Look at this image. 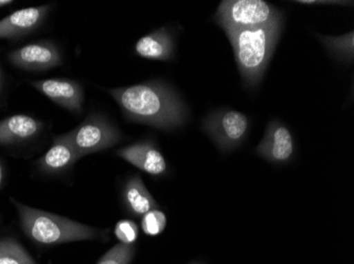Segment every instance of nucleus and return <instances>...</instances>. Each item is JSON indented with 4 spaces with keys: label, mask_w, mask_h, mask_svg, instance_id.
<instances>
[{
    "label": "nucleus",
    "mask_w": 354,
    "mask_h": 264,
    "mask_svg": "<svg viewBox=\"0 0 354 264\" xmlns=\"http://www.w3.org/2000/svg\"><path fill=\"white\" fill-rule=\"evenodd\" d=\"M125 118L162 130L184 126L188 110L180 95L164 81H149L130 87L107 89Z\"/></svg>",
    "instance_id": "f257e3e1"
},
{
    "label": "nucleus",
    "mask_w": 354,
    "mask_h": 264,
    "mask_svg": "<svg viewBox=\"0 0 354 264\" xmlns=\"http://www.w3.org/2000/svg\"><path fill=\"white\" fill-rule=\"evenodd\" d=\"M10 201L19 214L24 235L37 245L55 246L69 242L107 239V230L93 228L68 218L30 207L13 196Z\"/></svg>",
    "instance_id": "f03ea898"
},
{
    "label": "nucleus",
    "mask_w": 354,
    "mask_h": 264,
    "mask_svg": "<svg viewBox=\"0 0 354 264\" xmlns=\"http://www.w3.org/2000/svg\"><path fill=\"white\" fill-rule=\"evenodd\" d=\"M283 21L262 27L226 32L232 43L239 72L246 86L256 88L262 81L279 41Z\"/></svg>",
    "instance_id": "7ed1b4c3"
},
{
    "label": "nucleus",
    "mask_w": 354,
    "mask_h": 264,
    "mask_svg": "<svg viewBox=\"0 0 354 264\" xmlns=\"http://www.w3.org/2000/svg\"><path fill=\"white\" fill-rule=\"evenodd\" d=\"M279 19H282L280 11L263 0L223 1L214 16L225 32L262 27Z\"/></svg>",
    "instance_id": "20e7f679"
},
{
    "label": "nucleus",
    "mask_w": 354,
    "mask_h": 264,
    "mask_svg": "<svg viewBox=\"0 0 354 264\" xmlns=\"http://www.w3.org/2000/svg\"><path fill=\"white\" fill-rule=\"evenodd\" d=\"M65 136L71 141L79 156L103 152L121 141L120 131L104 115L91 113L77 128Z\"/></svg>",
    "instance_id": "39448f33"
},
{
    "label": "nucleus",
    "mask_w": 354,
    "mask_h": 264,
    "mask_svg": "<svg viewBox=\"0 0 354 264\" xmlns=\"http://www.w3.org/2000/svg\"><path fill=\"white\" fill-rule=\"evenodd\" d=\"M248 116L236 110L216 111L209 115L203 123V129L224 152L234 150L243 142L248 134Z\"/></svg>",
    "instance_id": "423d86ee"
},
{
    "label": "nucleus",
    "mask_w": 354,
    "mask_h": 264,
    "mask_svg": "<svg viewBox=\"0 0 354 264\" xmlns=\"http://www.w3.org/2000/svg\"><path fill=\"white\" fill-rule=\"evenodd\" d=\"M8 61L15 68L29 72H43L61 65L63 55L53 41H39L11 51L8 54Z\"/></svg>",
    "instance_id": "0eeeda50"
},
{
    "label": "nucleus",
    "mask_w": 354,
    "mask_h": 264,
    "mask_svg": "<svg viewBox=\"0 0 354 264\" xmlns=\"http://www.w3.org/2000/svg\"><path fill=\"white\" fill-rule=\"evenodd\" d=\"M30 85L57 106L75 114L82 113L84 90L77 81L71 79H46L30 81Z\"/></svg>",
    "instance_id": "6e6552de"
},
{
    "label": "nucleus",
    "mask_w": 354,
    "mask_h": 264,
    "mask_svg": "<svg viewBox=\"0 0 354 264\" xmlns=\"http://www.w3.org/2000/svg\"><path fill=\"white\" fill-rule=\"evenodd\" d=\"M51 6L17 10L0 21V39L17 41L37 31L50 13Z\"/></svg>",
    "instance_id": "1a4fd4ad"
},
{
    "label": "nucleus",
    "mask_w": 354,
    "mask_h": 264,
    "mask_svg": "<svg viewBox=\"0 0 354 264\" xmlns=\"http://www.w3.org/2000/svg\"><path fill=\"white\" fill-rule=\"evenodd\" d=\"M295 152V143L288 127L274 121L266 128V136L257 147V154L268 162L283 164L291 161Z\"/></svg>",
    "instance_id": "9d476101"
},
{
    "label": "nucleus",
    "mask_w": 354,
    "mask_h": 264,
    "mask_svg": "<svg viewBox=\"0 0 354 264\" xmlns=\"http://www.w3.org/2000/svg\"><path fill=\"white\" fill-rule=\"evenodd\" d=\"M117 154L150 176H162L168 172L166 159L152 140H143L123 147Z\"/></svg>",
    "instance_id": "9b49d317"
},
{
    "label": "nucleus",
    "mask_w": 354,
    "mask_h": 264,
    "mask_svg": "<svg viewBox=\"0 0 354 264\" xmlns=\"http://www.w3.org/2000/svg\"><path fill=\"white\" fill-rule=\"evenodd\" d=\"M81 156L65 134L55 136L50 148L37 161L39 172L59 176L68 172Z\"/></svg>",
    "instance_id": "f8f14e48"
},
{
    "label": "nucleus",
    "mask_w": 354,
    "mask_h": 264,
    "mask_svg": "<svg viewBox=\"0 0 354 264\" xmlns=\"http://www.w3.org/2000/svg\"><path fill=\"white\" fill-rule=\"evenodd\" d=\"M44 129L41 120L28 114H13L0 121V145L23 144L37 138Z\"/></svg>",
    "instance_id": "ddd939ff"
},
{
    "label": "nucleus",
    "mask_w": 354,
    "mask_h": 264,
    "mask_svg": "<svg viewBox=\"0 0 354 264\" xmlns=\"http://www.w3.org/2000/svg\"><path fill=\"white\" fill-rule=\"evenodd\" d=\"M136 55L151 61H170L174 57L175 43L172 32L167 28L155 30L138 39L134 45Z\"/></svg>",
    "instance_id": "4468645a"
},
{
    "label": "nucleus",
    "mask_w": 354,
    "mask_h": 264,
    "mask_svg": "<svg viewBox=\"0 0 354 264\" xmlns=\"http://www.w3.org/2000/svg\"><path fill=\"white\" fill-rule=\"evenodd\" d=\"M122 201L127 212L136 218L142 217L150 210L159 207L139 176H132L125 182L122 190Z\"/></svg>",
    "instance_id": "2eb2a0df"
},
{
    "label": "nucleus",
    "mask_w": 354,
    "mask_h": 264,
    "mask_svg": "<svg viewBox=\"0 0 354 264\" xmlns=\"http://www.w3.org/2000/svg\"><path fill=\"white\" fill-rule=\"evenodd\" d=\"M0 264H39L13 237L0 238Z\"/></svg>",
    "instance_id": "dca6fc26"
},
{
    "label": "nucleus",
    "mask_w": 354,
    "mask_h": 264,
    "mask_svg": "<svg viewBox=\"0 0 354 264\" xmlns=\"http://www.w3.org/2000/svg\"><path fill=\"white\" fill-rule=\"evenodd\" d=\"M320 41L324 43L330 54L333 55L339 61H352L354 57V33L339 37H319Z\"/></svg>",
    "instance_id": "f3484780"
},
{
    "label": "nucleus",
    "mask_w": 354,
    "mask_h": 264,
    "mask_svg": "<svg viewBox=\"0 0 354 264\" xmlns=\"http://www.w3.org/2000/svg\"><path fill=\"white\" fill-rule=\"evenodd\" d=\"M136 247L119 243L104 254L97 264H131L134 259Z\"/></svg>",
    "instance_id": "a211bd4d"
},
{
    "label": "nucleus",
    "mask_w": 354,
    "mask_h": 264,
    "mask_svg": "<svg viewBox=\"0 0 354 264\" xmlns=\"http://www.w3.org/2000/svg\"><path fill=\"white\" fill-rule=\"evenodd\" d=\"M167 226V217L164 212L156 210H150L141 217V228L143 233L148 236H158L164 232Z\"/></svg>",
    "instance_id": "6ab92c4d"
},
{
    "label": "nucleus",
    "mask_w": 354,
    "mask_h": 264,
    "mask_svg": "<svg viewBox=\"0 0 354 264\" xmlns=\"http://www.w3.org/2000/svg\"><path fill=\"white\" fill-rule=\"evenodd\" d=\"M138 226L132 220H121L115 226V236L120 243L134 245L138 238Z\"/></svg>",
    "instance_id": "aec40b11"
},
{
    "label": "nucleus",
    "mask_w": 354,
    "mask_h": 264,
    "mask_svg": "<svg viewBox=\"0 0 354 264\" xmlns=\"http://www.w3.org/2000/svg\"><path fill=\"white\" fill-rule=\"evenodd\" d=\"M6 174H7V172H6L5 163L0 159V190H1L3 184H5Z\"/></svg>",
    "instance_id": "412c9836"
},
{
    "label": "nucleus",
    "mask_w": 354,
    "mask_h": 264,
    "mask_svg": "<svg viewBox=\"0 0 354 264\" xmlns=\"http://www.w3.org/2000/svg\"><path fill=\"white\" fill-rule=\"evenodd\" d=\"M3 85H5V73H3V65L0 63V95L3 92Z\"/></svg>",
    "instance_id": "4be33fe9"
},
{
    "label": "nucleus",
    "mask_w": 354,
    "mask_h": 264,
    "mask_svg": "<svg viewBox=\"0 0 354 264\" xmlns=\"http://www.w3.org/2000/svg\"><path fill=\"white\" fill-rule=\"evenodd\" d=\"M13 3L14 1H11V0H0V9L9 7V6L13 5Z\"/></svg>",
    "instance_id": "5701e85b"
},
{
    "label": "nucleus",
    "mask_w": 354,
    "mask_h": 264,
    "mask_svg": "<svg viewBox=\"0 0 354 264\" xmlns=\"http://www.w3.org/2000/svg\"><path fill=\"white\" fill-rule=\"evenodd\" d=\"M0 223H1V217H0Z\"/></svg>",
    "instance_id": "b1692460"
}]
</instances>
